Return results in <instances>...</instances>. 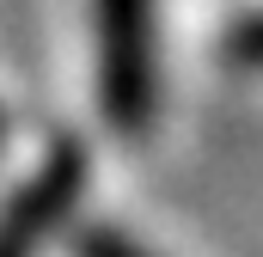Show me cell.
Listing matches in <instances>:
<instances>
[{"instance_id":"6da1fadb","label":"cell","mask_w":263,"mask_h":257,"mask_svg":"<svg viewBox=\"0 0 263 257\" xmlns=\"http://www.w3.org/2000/svg\"><path fill=\"white\" fill-rule=\"evenodd\" d=\"M98 6V104L104 123L141 135L159 111V19L153 0H92Z\"/></svg>"},{"instance_id":"7a4b0ae2","label":"cell","mask_w":263,"mask_h":257,"mask_svg":"<svg viewBox=\"0 0 263 257\" xmlns=\"http://www.w3.org/2000/svg\"><path fill=\"white\" fill-rule=\"evenodd\" d=\"M86 190V153L55 147L0 208V257H43V245L62 233V221L80 208Z\"/></svg>"},{"instance_id":"3957f363","label":"cell","mask_w":263,"mask_h":257,"mask_svg":"<svg viewBox=\"0 0 263 257\" xmlns=\"http://www.w3.org/2000/svg\"><path fill=\"white\" fill-rule=\"evenodd\" d=\"M73 257H147V251L135 245L129 233H117V227H86L80 245H73Z\"/></svg>"},{"instance_id":"277c9868","label":"cell","mask_w":263,"mask_h":257,"mask_svg":"<svg viewBox=\"0 0 263 257\" xmlns=\"http://www.w3.org/2000/svg\"><path fill=\"white\" fill-rule=\"evenodd\" d=\"M227 49H233V62H245V67H263V6H257V12H245V19L233 25Z\"/></svg>"},{"instance_id":"5b68a950","label":"cell","mask_w":263,"mask_h":257,"mask_svg":"<svg viewBox=\"0 0 263 257\" xmlns=\"http://www.w3.org/2000/svg\"><path fill=\"white\" fill-rule=\"evenodd\" d=\"M0 141H6V123H0Z\"/></svg>"}]
</instances>
